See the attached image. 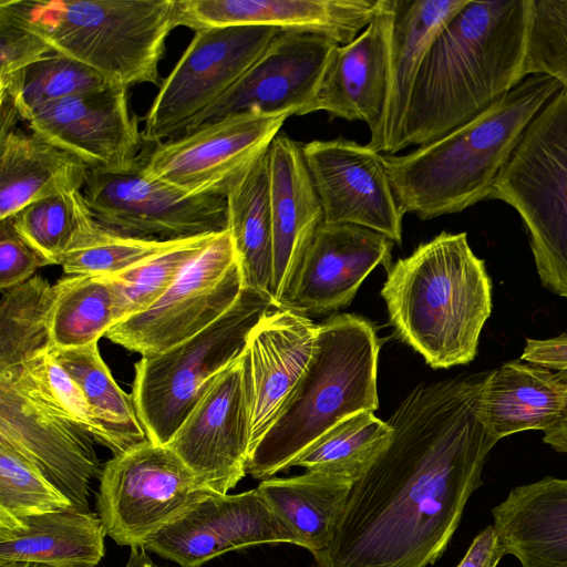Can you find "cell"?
<instances>
[{
	"instance_id": "ab89813d",
	"label": "cell",
	"mask_w": 567,
	"mask_h": 567,
	"mask_svg": "<svg viewBox=\"0 0 567 567\" xmlns=\"http://www.w3.org/2000/svg\"><path fill=\"white\" fill-rule=\"evenodd\" d=\"M73 507L42 474L0 441V519Z\"/></svg>"
},
{
	"instance_id": "d6986e66",
	"label": "cell",
	"mask_w": 567,
	"mask_h": 567,
	"mask_svg": "<svg viewBox=\"0 0 567 567\" xmlns=\"http://www.w3.org/2000/svg\"><path fill=\"white\" fill-rule=\"evenodd\" d=\"M28 124L33 134L95 171L131 167L143 141L138 120L130 114L124 85L48 103Z\"/></svg>"
},
{
	"instance_id": "44dd1931",
	"label": "cell",
	"mask_w": 567,
	"mask_h": 567,
	"mask_svg": "<svg viewBox=\"0 0 567 567\" xmlns=\"http://www.w3.org/2000/svg\"><path fill=\"white\" fill-rule=\"evenodd\" d=\"M382 0H179L178 25L199 29L239 25L324 35L340 45L372 21Z\"/></svg>"
},
{
	"instance_id": "d6a6232c",
	"label": "cell",
	"mask_w": 567,
	"mask_h": 567,
	"mask_svg": "<svg viewBox=\"0 0 567 567\" xmlns=\"http://www.w3.org/2000/svg\"><path fill=\"white\" fill-rule=\"evenodd\" d=\"M392 433L388 422L373 412H358L321 435L290 467L339 476L354 484L386 449Z\"/></svg>"
},
{
	"instance_id": "f6af8a7d",
	"label": "cell",
	"mask_w": 567,
	"mask_h": 567,
	"mask_svg": "<svg viewBox=\"0 0 567 567\" xmlns=\"http://www.w3.org/2000/svg\"><path fill=\"white\" fill-rule=\"evenodd\" d=\"M519 359L567 373V333L548 339H526Z\"/></svg>"
},
{
	"instance_id": "836d02e7",
	"label": "cell",
	"mask_w": 567,
	"mask_h": 567,
	"mask_svg": "<svg viewBox=\"0 0 567 567\" xmlns=\"http://www.w3.org/2000/svg\"><path fill=\"white\" fill-rule=\"evenodd\" d=\"M0 302V372L20 367L52 347L54 286L33 276L2 290Z\"/></svg>"
},
{
	"instance_id": "8fae6325",
	"label": "cell",
	"mask_w": 567,
	"mask_h": 567,
	"mask_svg": "<svg viewBox=\"0 0 567 567\" xmlns=\"http://www.w3.org/2000/svg\"><path fill=\"white\" fill-rule=\"evenodd\" d=\"M243 289L240 265L227 229L152 307L114 324L104 337L142 357L162 353L218 320Z\"/></svg>"
},
{
	"instance_id": "681fc988",
	"label": "cell",
	"mask_w": 567,
	"mask_h": 567,
	"mask_svg": "<svg viewBox=\"0 0 567 567\" xmlns=\"http://www.w3.org/2000/svg\"><path fill=\"white\" fill-rule=\"evenodd\" d=\"M0 567H61L37 561H6L0 560Z\"/></svg>"
},
{
	"instance_id": "e575fe53",
	"label": "cell",
	"mask_w": 567,
	"mask_h": 567,
	"mask_svg": "<svg viewBox=\"0 0 567 567\" xmlns=\"http://www.w3.org/2000/svg\"><path fill=\"white\" fill-rule=\"evenodd\" d=\"M53 286L52 347L89 346L97 342L116 323L109 277L75 275L62 278Z\"/></svg>"
},
{
	"instance_id": "ee69618b",
	"label": "cell",
	"mask_w": 567,
	"mask_h": 567,
	"mask_svg": "<svg viewBox=\"0 0 567 567\" xmlns=\"http://www.w3.org/2000/svg\"><path fill=\"white\" fill-rule=\"evenodd\" d=\"M49 265L16 230L10 218L0 220V289L25 282Z\"/></svg>"
},
{
	"instance_id": "277c9868",
	"label": "cell",
	"mask_w": 567,
	"mask_h": 567,
	"mask_svg": "<svg viewBox=\"0 0 567 567\" xmlns=\"http://www.w3.org/2000/svg\"><path fill=\"white\" fill-rule=\"evenodd\" d=\"M386 270L381 296L396 336L433 369L473 361L492 312V281L466 233L442 231Z\"/></svg>"
},
{
	"instance_id": "8d00e7d4",
	"label": "cell",
	"mask_w": 567,
	"mask_h": 567,
	"mask_svg": "<svg viewBox=\"0 0 567 567\" xmlns=\"http://www.w3.org/2000/svg\"><path fill=\"white\" fill-rule=\"evenodd\" d=\"M121 85L92 68L53 52L0 84V96H10L22 120L41 106L63 99Z\"/></svg>"
},
{
	"instance_id": "7bdbcfd3",
	"label": "cell",
	"mask_w": 567,
	"mask_h": 567,
	"mask_svg": "<svg viewBox=\"0 0 567 567\" xmlns=\"http://www.w3.org/2000/svg\"><path fill=\"white\" fill-rule=\"evenodd\" d=\"M53 52L40 35L0 6V84Z\"/></svg>"
},
{
	"instance_id": "7402d4cb",
	"label": "cell",
	"mask_w": 567,
	"mask_h": 567,
	"mask_svg": "<svg viewBox=\"0 0 567 567\" xmlns=\"http://www.w3.org/2000/svg\"><path fill=\"white\" fill-rule=\"evenodd\" d=\"M318 328L306 313L275 307L252 330L245 351L250 383V451L306 372Z\"/></svg>"
},
{
	"instance_id": "4316f807",
	"label": "cell",
	"mask_w": 567,
	"mask_h": 567,
	"mask_svg": "<svg viewBox=\"0 0 567 567\" xmlns=\"http://www.w3.org/2000/svg\"><path fill=\"white\" fill-rule=\"evenodd\" d=\"M566 406V374L520 359L489 370L482 394L485 425L498 441L524 431L545 432Z\"/></svg>"
},
{
	"instance_id": "2e32d148",
	"label": "cell",
	"mask_w": 567,
	"mask_h": 567,
	"mask_svg": "<svg viewBox=\"0 0 567 567\" xmlns=\"http://www.w3.org/2000/svg\"><path fill=\"white\" fill-rule=\"evenodd\" d=\"M167 446L216 494H228L247 474L250 383L245 352L216 379Z\"/></svg>"
},
{
	"instance_id": "30bf717a",
	"label": "cell",
	"mask_w": 567,
	"mask_h": 567,
	"mask_svg": "<svg viewBox=\"0 0 567 567\" xmlns=\"http://www.w3.org/2000/svg\"><path fill=\"white\" fill-rule=\"evenodd\" d=\"M90 169L82 193L96 224L126 238L177 241L228 229L225 196H187L142 172Z\"/></svg>"
},
{
	"instance_id": "9c48e42d",
	"label": "cell",
	"mask_w": 567,
	"mask_h": 567,
	"mask_svg": "<svg viewBox=\"0 0 567 567\" xmlns=\"http://www.w3.org/2000/svg\"><path fill=\"white\" fill-rule=\"evenodd\" d=\"M213 493L169 446L147 440L106 462L96 504L107 536L121 546L145 547Z\"/></svg>"
},
{
	"instance_id": "c3c4849f",
	"label": "cell",
	"mask_w": 567,
	"mask_h": 567,
	"mask_svg": "<svg viewBox=\"0 0 567 567\" xmlns=\"http://www.w3.org/2000/svg\"><path fill=\"white\" fill-rule=\"evenodd\" d=\"M125 567H165L159 566L150 557L147 553V548L142 547H131L128 560Z\"/></svg>"
},
{
	"instance_id": "74e56055",
	"label": "cell",
	"mask_w": 567,
	"mask_h": 567,
	"mask_svg": "<svg viewBox=\"0 0 567 567\" xmlns=\"http://www.w3.org/2000/svg\"><path fill=\"white\" fill-rule=\"evenodd\" d=\"M217 235L181 240L123 272L106 276L113 289L116 323L152 307Z\"/></svg>"
},
{
	"instance_id": "d4e9b609",
	"label": "cell",
	"mask_w": 567,
	"mask_h": 567,
	"mask_svg": "<svg viewBox=\"0 0 567 567\" xmlns=\"http://www.w3.org/2000/svg\"><path fill=\"white\" fill-rule=\"evenodd\" d=\"M467 0H392L386 94L368 146L394 155L401 151L410 96L421 63L436 34Z\"/></svg>"
},
{
	"instance_id": "4fadbf2b",
	"label": "cell",
	"mask_w": 567,
	"mask_h": 567,
	"mask_svg": "<svg viewBox=\"0 0 567 567\" xmlns=\"http://www.w3.org/2000/svg\"><path fill=\"white\" fill-rule=\"evenodd\" d=\"M290 116L249 110L223 117L156 144L142 172L187 196L226 197Z\"/></svg>"
},
{
	"instance_id": "cb8c5ba5",
	"label": "cell",
	"mask_w": 567,
	"mask_h": 567,
	"mask_svg": "<svg viewBox=\"0 0 567 567\" xmlns=\"http://www.w3.org/2000/svg\"><path fill=\"white\" fill-rule=\"evenodd\" d=\"M392 0H382L369 25L350 43L338 44L324 68L307 114L364 122L372 133L381 118L388 84Z\"/></svg>"
},
{
	"instance_id": "7dc6e473",
	"label": "cell",
	"mask_w": 567,
	"mask_h": 567,
	"mask_svg": "<svg viewBox=\"0 0 567 567\" xmlns=\"http://www.w3.org/2000/svg\"><path fill=\"white\" fill-rule=\"evenodd\" d=\"M543 441L555 451L567 454V406L561 419L544 432Z\"/></svg>"
},
{
	"instance_id": "8992f818",
	"label": "cell",
	"mask_w": 567,
	"mask_h": 567,
	"mask_svg": "<svg viewBox=\"0 0 567 567\" xmlns=\"http://www.w3.org/2000/svg\"><path fill=\"white\" fill-rule=\"evenodd\" d=\"M54 52L128 87L159 84L165 42L178 27L177 0H1Z\"/></svg>"
},
{
	"instance_id": "6da1fadb",
	"label": "cell",
	"mask_w": 567,
	"mask_h": 567,
	"mask_svg": "<svg viewBox=\"0 0 567 567\" xmlns=\"http://www.w3.org/2000/svg\"><path fill=\"white\" fill-rule=\"evenodd\" d=\"M488 371L416 385L392 439L350 492L318 567H426L446 550L498 442L484 422Z\"/></svg>"
},
{
	"instance_id": "7a4b0ae2",
	"label": "cell",
	"mask_w": 567,
	"mask_h": 567,
	"mask_svg": "<svg viewBox=\"0 0 567 567\" xmlns=\"http://www.w3.org/2000/svg\"><path fill=\"white\" fill-rule=\"evenodd\" d=\"M530 13L532 0H467L421 63L401 151L431 144L463 126L525 79Z\"/></svg>"
},
{
	"instance_id": "ba28073f",
	"label": "cell",
	"mask_w": 567,
	"mask_h": 567,
	"mask_svg": "<svg viewBox=\"0 0 567 567\" xmlns=\"http://www.w3.org/2000/svg\"><path fill=\"white\" fill-rule=\"evenodd\" d=\"M489 199L511 205L529 236L538 277L567 299V89L532 120Z\"/></svg>"
},
{
	"instance_id": "83f0119b",
	"label": "cell",
	"mask_w": 567,
	"mask_h": 567,
	"mask_svg": "<svg viewBox=\"0 0 567 567\" xmlns=\"http://www.w3.org/2000/svg\"><path fill=\"white\" fill-rule=\"evenodd\" d=\"M104 525L74 507L0 519V560L95 567L104 556Z\"/></svg>"
},
{
	"instance_id": "b9f144b4",
	"label": "cell",
	"mask_w": 567,
	"mask_h": 567,
	"mask_svg": "<svg viewBox=\"0 0 567 567\" xmlns=\"http://www.w3.org/2000/svg\"><path fill=\"white\" fill-rule=\"evenodd\" d=\"M523 73L547 74L567 89V0H532Z\"/></svg>"
},
{
	"instance_id": "9a60e30c",
	"label": "cell",
	"mask_w": 567,
	"mask_h": 567,
	"mask_svg": "<svg viewBox=\"0 0 567 567\" xmlns=\"http://www.w3.org/2000/svg\"><path fill=\"white\" fill-rule=\"evenodd\" d=\"M323 223L350 224L402 241L403 216L384 155L344 137L302 144Z\"/></svg>"
},
{
	"instance_id": "f35d334b",
	"label": "cell",
	"mask_w": 567,
	"mask_h": 567,
	"mask_svg": "<svg viewBox=\"0 0 567 567\" xmlns=\"http://www.w3.org/2000/svg\"><path fill=\"white\" fill-rule=\"evenodd\" d=\"M0 373L11 377L25 394L45 408L85 427L99 442L100 431L81 388L49 352Z\"/></svg>"
},
{
	"instance_id": "3957f363",
	"label": "cell",
	"mask_w": 567,
	"mask_h": 567,
	"mask_svg": "<svg viewBox=\"0 0 567 567\" xmlns=\"http://www.w3.org/2000/svg\"><path fill=\"white\" fill-rule=\"evenodd\" d=\"M563 89L547 74L525 78L478 116L404 155H384L396 200L422 220L489 199L524 131Z\"/></svg>"
},
{
	"instance_id": "ffe728a7",
	"label": "cell",
	"mask_w": 567,
	"mask_h": 567,
	"mask_svg": "<svg viewBox=\"0 0 567 567\" xmlns=\"http://www.w3.org/2000/svg\"><path fill=\"white\" fill-rule=\"evenodd\" d=\"M393 244L364 227L323 223L306 251L285 307L302 313L347 307L377 266L390 268Z\"/></svg>"
},
{
	"instance_id": "f546056e",
	"label": "cell",
	"mask_w": 567,
	"mask_h": 567,
	"mask_svg": "<svg viewBox=\"0 0 567 567\" xmlns=\"http://www.w3.org/2000/svg\"><path fill=\"white\" fill-rule=\"evenodd\" d=\"M353 483L334 475L306 472L270 477L257 486L311 554L326 549L344 511Z\"/></svg>"
},
{
	"instance_id": "603a6c76",
	"label": "cell",
	"mask_w": 567,
	"mask_h": 567,
	"mask_svg": "<svg viewBox=\"0 0 567 567\" xmlns=\"http://www.w3.org/2000/svg\"><path fill=\"white\" fill-rule=\"evenodd\" d=\"M274 269L270 296L286 300L299 267L323 224V210L302 155V144L280 132L268 148Z\"/></svg>"
},
{
	"instance_id": "d590c367",
	"label": "cell",
	"mask_w": 567,
	"mask_h": 567,
	"mask_svg": "<svg viewBox=\"0 0 567 567\" xmlns=\"http://www.w3.org/2000/svg\"><path fill=\"white\" fill-rule=\"evenodd\" d=\"M10 219L18 234L49 265H61L69 251L100 227L82 190L35 200Z\"/></svg>"
},
{
	"instance_id": "ac0fdd59",
	"label": "cell",
	"mask_w": 567,
	"mask_h": 567,
	"mask_svg": "<svg viewBox=\"0 0 567 567\" xmlns=\"http://www.w3.org/2000/svg\"><path fill=\"white\" fill-rule=\"evenodd\" d=\"M337 45L321 34L280 30L256 63L177 136L249 110L306 115Z\"/></svg>"
},
{
	"instance_id": "f1b7e54d",
	"label": "cell",
	"mask_w": 567,
	"mask_h": 567,
	"mask_svg": "<svg viewBox=\"0 0 567 567\" xmlns=\"http://www.w3.org/2000/svg\"><path fill=\"white\" fill-rule=\"evenodd\" d=\"M90 167L42 137L12 130L0 136V220L60 193L82 190Z\"/></svg>"
},
{
	"instance_id": "4dcf8cb0",
	"label": "cell",
	"mask_w": 567,
	"mask_h": 567,
	"mask_svg": "<svg viewBox=\"0 0 567 567\" xmlns=\"http://www.w3.org/2000/svg\"><path fill=\"white\" fill-rule=\"evenodd\" d=\"M228 230L243 275L244 288L270 295L274 269L268 151L226 195Z\"/></svg>"
},
{
	"instance_id": "52a82bcc",
	"label": "cell",
	"mask_w": 567,
	"mask_h": 567,
	"mask_svg": "<svg viewBox=\"0 0 567 567\" xmlns=\"http://www.w3.org/2000/svg\"><path fill=\"white\" fill-rule=\"evenodd\" d=\"M265 291L244 288L218 320L190 339L135 363L132 399L151 442L167 445L216 379L237 359L272 308Z\"/></svg>"
},
{
	"instance_id": "1f68e13d",
	"label": "cell",
	"mask_w": 567,
	"mask_h": 567,
	"mask_svg": "<svg viewBox=\"0 0 567 567\" xmlns=\"http://www.w3.org/2000/svg\"><path fill=\"white\" fill-rule=\"evenodd\" d=\"M48 352L81 388L100 431L99 443L116 455L148 440L132 395L115 382L97 342L80 348L51 347Z\"/></svg>"
},
{
	"instance_id": "60d3db41",
	"label": "cell",
	"mask_w": 567,
	"mask_h": 567,
	"mask_svg": "<svg viewBox=\"0 0 567 567\" xmlns=\"http://www.w3.org/2000/svg\"><path fill=\"white\" fill-rule=\"evenodd\" d=\"M179 241L126 238L99 227L66 254L61 266L69 276H114L174 247Z\"/></svg>"
},
{
	"instance_id": "5b68a950",
	"label": "cell",
	"mask_w": 567,
	"mask_h": 567,
	"mask_svg": "<svg viewBox=\"0 0 567 567\" xmlns=\"http://www.w3.org/2000/svg\"><path fill=\"white\" fill-rule=\"evenodd\" d=\"M380 340L363 317L341 313L319 324L310 363L274 423L250 451L246 472L267 480L348 416L379 408Z\"/></svg>"
},
{
	"instance_id": "484cf974",
	"label": "cell",
	"mask_w": 567,
	"mask_h": 567,
	"mask_svg": "<svg viewBox=\"0 0 567 567\" xmlns=\"http://www.w3.org/2000/svg\"><path fill=\"white\" fill-rule=\"evenodd\" d=\"M492 516L505 555L522 567H567V478L516 486Z\"/></svg>"
},
{
	"instance_id": "5bb4252c",
	"label": "cell",
	"mask_w": 567,
	"mask_h": 567,
	"mask_svg": "<svg viewBox=\"0 0 567 567\" xmlns=\"http://www.w3.org/2000/svg\"><path fill=\"white\" fill-rule=\"evenodd\" d=\"M0 441L27 458L74 508L90 512L91 483L102 473L95 439L25 394L6 373H0Z\"/></svg>"
},
{
	"instance_id": "7c38bea8",
	"label": "cell",
	"mask_w": 567,
	"mask_h": 567,
	"mask_svg": "<svg viewBox=\"0 0 567 567\" xmlns=\"http://www.w3.org/2000/svg\"><path fill=\"white\" fill-rule=\"evenodd\" d=\"M279 31L260 25L195 31L146 113L142 140L156 145L177 136L256 63Z\"/></svg>"
},
{
	"instance_id": "e0dca14e",
	"label": "cell",
	"mask_w": 567,
	"mask_h": 567,
	"mask_svg": "<svg viewBox=\"0 0 567 567\" xmlns=\"http://www.w3.org/2000/svg\"><path fill=\"white\" fill-rule=\"evenodd\" d=\"M272 543L300 546L256 487L204 497L153 535L145 547L179 567H200L227 551Z\"/></svg>"
},
{
	"instance_id": "bcb514c9",
	"label": "cell",
	"mask_w": 567,
	"mask_h": 567,
	"mask_svg": "<svg viewBox=\"0 0 567 567\" xmlns=\"http://www.w3.org/2000/svg\"><path fill=\"white\" fill-rule=\"evenodd\" d=\"M505 553L493 525H488L472 540L456 567H497Z\"/></svg>"
}]
</instances>
